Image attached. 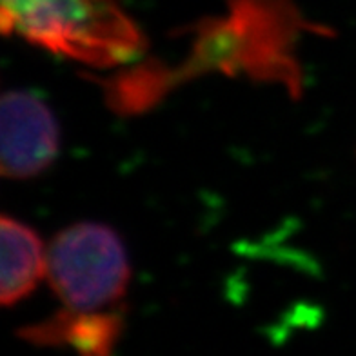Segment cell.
I'll use <instances>...</instances> for the list:
<instances>
[{
  "instance_id": "cell-4",
  "label": "cell",
  "mask_w": 356,
  "mask_h": 356,
  "mask_svg": "<svg viewBox=\"0 0 356 356\" xmlns=\"http://www.w3.org/2000/svg\"><path fill=\"white\" fill-rule=\"evenodd\" d=\"M122 311L71 313L60 309L49 318L20 331L37 346H67L79 356H113L122 333Z\"/></svg>"
},
{
  "instance_id": "cell-1",
  "label": "cell",
  "mask_w": 356,
  "mask_h": 356,
  "mask_svg": "<svg viewBox=\"0 0 356 356\" xmlns=\"http://www.w3.org/2000/svg\"><path fill=\"white\" fill-rule=\"evenodd\" d=\"M6 35L89 67L135 58L142 33L120 0H0Z\"/></svg>"
},
{
  "instance_id": "cell-5",
  "label": "cell",
  "mask_w": 356,
  "mask_h": 356,
  "mask_svg": "<svg viewBox=\"0 0 356 356\" xmlns=\"http://www.w3.org/2000/svg\"><path fill=\"white\" fill-rule=\"evenodd\" d=\"M0 300L15 305L46 277L47 249L29 225L4 215L0 222Z\"/></svg>"
},
{
  "instance_id": "cell-2",
  "label": "cell",
  "mask_w": 356,
  "mask_h": 356,
  "mask_svg": "<svg viewBox=\"0 0 356 356\" xmlns=\"http://www.w3.org/2000/svg\"><path fill=\"white\" fill-rule=\"evenodd\" d=\"M46 277L64 311L106 313L117 311L124 300L131 269L111 227L82 222L51 240Z\"/></svg>"
},
{
  "instance_id": "cell-3",
  "label": "cell",
  "mask_w": 356,
  "mask_h": 356,
  "mask_svg": "<svg viewBox=\"0 0 356 356\" xmlns=\"http://www.w3.org/2000/svg\"><path fill=\"white\" fill-rule=\"evenodd\" d=\"M58 124L42 99L8 91L0 106V169L8 178L37 177L58 155Z\"/></svg>"
}]
</instances>
